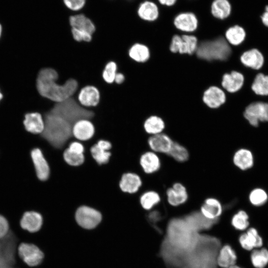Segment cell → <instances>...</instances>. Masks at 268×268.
I'll use <instances>...</instances> for the list:
<instances>
[{"label":"cell","instance_id":"d4e9b609","mask_svg":"<svg viewBox=\"0 0 268 268\" xmlns=\"http://www.w3.org/2000/svg\"><path fill=\"white\" fill-rule=\"evenodd\" d=\"M237 261V255L235 251L229 245L223 246L219 250L216 258V263L221 268H229Z\"/></svg>","mask_w":268,"mask_h":268},{"label":"cell","instance_id":"4316f807","mask_svg":"<svg viewBox=\"0 0 268 268\" xmlns=\"http://www.w3.org/2000/svg\"><path fill=\"white\" fill-rule=\"evenodd\" d=\"M142 185L140 177L132 173L124 174L120 182V187L124 192L129 193H136Z\"/></svg>","mask_w":268,"mask_h":268},{"label":"cell","instance_id":"d590c367","mask_svg":"<svg viewBox=\"0 0 268 268\" xmlns=\"http://www.w3.org/2000/svg\"><path fill=\"white\" fill-rule=\"evenodd\" d=\"M118 71L117 63L113 61L108 62L102 71V77L104 82L111 84L114 83L115 75Z\"/></svg>","mask_w":268,"mask_h":268},{"label":"cell","instance_id":"8992f818","mask_svg":"<svg viewBox=\"0 0 268 268\" xmlns=\"http://www.w3.org/2000/svg\"><path fill=\"white\" fill-rule=\"evenodd\" d=\"M198 42L197 38L194 35H175L172 38L169 49L173 53L192 55L196 51Z\"/></svg>","mask_w":268,"mask_h":268},{"label":"cell","instance_id":"30bf717a","mask_svg":"<svg viewBox=\"0 0 268 268\" xmlns=\"http://www.w3.org/2000/svg\"><path fill=\"white\" fill-rule=\"evenodd\" d=\"M30 156L37 178L41 181H47L50 176V169L41 149L38 147L32 148Z\"/></svg>","mask_w":268,"mask_h":268},{"label":"cell","instance_id":"2e32d148","mask_svg":"<svg viewBox=\"0 0 268 268\" xmlns=\"http://www.w3.org/2000/svg\"><path fill=\"white\" fill-rule=\"evenodd\" d=\"M222 211L221 203L212 197L205 199L200 208V212L205 218L214 221L222 214Z\"/></svg>","mask_w":268,"mask_h":268},{"label":"cell","instance_id":"ffe728a7","mask_svg":"<svg viewBox=\"0 0 268 268\" xmlns=\"http://www.w3.org/2000/svg\"><path fill=\"white\" fill-rule=\"evenodd\" d=\"M241 247L245 250L250 251L254 248L263 245V239L254 228H249L246 233L241 234L239 238Z\"/></svg>","mask_w":268,"mask_h":268},{"label":"cell","instance_id":"d6a6232c","mask_svg":"<svg viewBox=\"0 0 268 268\" xmlns=\"http://www.w3.org/2000/svg\"><path fill=\"white\" fill-rule=\"evenodd\" d=\"M252 90L257 95H268V75L262 73H258L255 77L251 86Z\"/></svg>","mask_w":268,"mask_h":268},{"label":"cell","instance_id":"cb8c5ba5","mask_svg":"<svg viewBox=\"0 0 268 268\" xmlns=\"http://www.w3.org/2000/svg\"><path fill=\"white\" fill-rule=\"evenodd\" d=\"M129 57L134 62L143 64L149 59L150 52L148 47L145 44L139 42L133 44L128 51Z\"/></svg>","mask_w":268,"mask_h":268},{"label":"cell","instance_id":"52a82bcc","mask_svg":"<svg viewBox=\"0 0 268 268\" xmlns=\"http://www.w3.org/2000/svg\"><path fill=\"white\" fill-rule=\"evenodd\" d=\"M244 116L249 124L258 127L259 122H268V103L255 102L247 106Z\"/></svg>","mask_w":268,"mask_h":268},{"label":"cell","instance_id":"f1b7e54d","mask_svg":"<svg viewBox=\"0 0 268 268\" xmlns=\"http://www.w3.org/2000/svg\"><path fill=\"white\" fill-rule=\"evenodd\" d=\"M231 5L228 0H214L211 5L212 15L218 19L227 18L231 12Z\"/></svg>","mask_w":268,"mask_h":268},{"label":"cell","instance_id":"484cf974","mask_svg":"<svg viewBox=\"0 0 268 268\" xmlns=\"http://www.w3.org/2000/svg\"><path fill=\"white\" fill-rule=\"evenodd\" d=\"M234 165L242 170L251 168L254 164V157L251 151L246 148L237 150L233 157Z\"/></svg>","mask_w":268,"mask_h":268},{"label":"cell","instance_id":"8fae6325","mask_svg":"<svg viewBox=\"0 0 268 268\" xmlns=\"http://www.w3.org/2000/svg\"><path fill=\"white\" fill-rule=\"evenodd\" d=\"M21 228L30 233L38 232L44 223L43 215L36 210H26L22 213L20 219Z\"/></svg>","mask_w":268,"mask_h":268},{"label":"cell","instance_id":"ac0fdd59","mask_svg":"<svg viewBox=\"0 0 268 268\" xmlns=\"http://www.w3.org/2000/svg\"><path fill=\"white\" fill-rule=\"evenodd\" d=\"M174 24L176 28L179 30L192 32L197 29L198 20L194 13L186 12L178 14L174 19Z\"/></svg>","mask_w":268,"mask_h":268},{"label":"cell","instance_id":"6da1fadb","mask_svg":"<svg viewBox=\"0 0 268 268\" xmlns=\"http://www.w3.org/2000/svg\"><path fill=\"white\" fill-rule=\"evenodd\" d=\"M59 74L51 67H44L39 71L36 87L39 95L53 103H59L74 96L79 90L76 80L69 78L63 84L58 81Z\"/></svg>","mask_w":268,"mask_h":268},{"label":"cell","instance_id":"f907efd6","mask_svg":"<svg viewBox=\"0 0 268 268\" xmlns=\"http://www.w3.org/2000/svg\"><path fill=\"white\" fill-rule=\"evenodd\" d=\"M3 98V94H2V93L0 92V101H1V100Z\"/></svg>","mask_w":268,"mask_h":268},{"label":"cell","instance_id":"d6986e66","mask_svg":"<svg viewBox=\"0 0 268 268\" xmlns=\"http://www.w3.org/2000/svg\"><path fill=\"white\" fill-rule=\"evenodd\" d=\"M244 81L243 75L237 71L226 73L222 76L221 85L230 93H234L239 90Z\"/></svg>","mask_w":268,"mask_h":268},{"label":"cell","instance_id":"7402d4cb","mask_svg":"<svg viewBox=\"0 0 268 268\" xmlns=\"http://www.w3.org/2000/svg\"><path fill=\"white\" fill-rule=\"evenodd\" d=\"M139 163L144 172L147 174L158 171L161 165L159 156L153 151H147L143 153L140 158Z\"/></svg>","mask_w":268,"mask_h":268},{"label":"cell","instance_id":"44dd1931","mask_svg":"<svg viewBox=\"0 0 268 268\" xmlns=\"http://www.w3.org/2000/svg\"><path fill=\"white\" fill-rule=\"evenodd\" d=\"M70 28L87 32L93 35L96 27L94 22L83 14H78L71 16L69 18Z\"/></svg>","mask_w":268,"mask_h":268},{"label":"cell","instance_id":"60d3db41","mask_svg":"<svg viewBox=\"0 0 268 268\" xmlns=\"http://www.w3.org/2000/svg\"><path fill=\"white\" fill-rule=\"evenodd\" d=\"M70 33L72 38L76 42H90L93 38V35L91 34L74 28H70Z\"/></svg>","mask_w":268,"mask_h":268},{"label":"cell","instance_id":"c3c4849f","mask_svg":"<svg viewBox=\"0 0 268 268\" xmlns=\"http://www.w3.org/2000/svg\"><path fill=\"white\" fill-rule=\"evenodd\" d=\"M229 268H242L236 265H234L231 267H229Z\"/></svg>","mask_w":268,"mask_h":268},{"label":"cell","instance_id":"e0dca14e","mask_svg":"<svg viewBox=\"0 0 268 268\" xmlns=\"http://www.w3.org/2000/svg\"><path fill=\"white\" fill-rule=\"evenodd\" d=\"M25 130L31 134H41L44 129V120L41 113L37 112L27 113L23 121Z\"/></svg>","mask_w":268,"mask_h":268},{"label":"cell","instance_id":"ee69618b","mask_svg":"<svg viewBox=\"0 0 268 268\" xmlns=\"http://www.w3.org/2000/svg\"><path fill=\"white\" fill-rule=\"evenodd\" d=\"M68 149L74 153L83 154L84 147L82 144L78 142H73L71 143Z\"/></svg>","mask_w":268,"mask_h":268},{"label":"cell","instance_id":"ba28073f","mask_svg":"<svg viewBox=\"0 0 268 268\" xmlns=\"http://www.w3.org/2000/svg\"><path fill=\"white\" fill-rule=\"evenodd\" d=\"M75 219L82 228L91 229L96 227L102 219L100 212L87 206H81L76 210Z\"/></svg>","mask_w":268,"mask_h":268},{"label":"cell","instance_id":"74e56055","mask_svg":"<svg viewBox=\"0 0 268 268\" xmlns=\"http://www.w3.org/2000/svg\"><path fill=\"white\" fill-rule=\"evenodd\" d=\"M90 151L92 157L99 164L107 163L111 156L110 152L97 143L92 146Z\"/></svg>","mask_w":268,"mask_h":268},{"label":"cell","instance_id":"7bdbcfd3","mask_svg":"<svg viewBox=\"0 0 268 268\" xmlns=\"http://www.w3.org/2000/svg\"><path fill=\"white\" fill-rule=\"evenodd\" d=\"M9 231V224L7 218L0 213V239L5 237Z\"/></svg>","mask_w":268,"mask_h":268},{"label":"cell","instance_id":"7c38bea8","mask_svg":"<svg viewBox=\"0 0 268 268\" xmlns=\"http://www.w3.org/2000/svg\"><path fill=\"white\" fill-rule=\"evenodd\" d=\"M168 203L172 206H178L185 203L188 199V193L186 187L181 183H175L166 191Z\"/></svg>","mask_w":268,"mask_h":268},{"label":"cell","instance_id":"f35d334b","mask_svg":"<svg viewBox=\"0 0 268 268\" xmlns=\"http://www.w3.org/2000/svg\"><path fill=\"white\" fill-rule=\"evenodd\" d=\"M249 198L250 202L253 205L260 206L266 202L268 196L265 190L262 189L257 188L251 192Z\"/></svg>","mask_w":268,"mask_h":268},{"label":"cell","instance_id":"5bb4252c","mask_svg":"<svg viewBox=\"0 0 268 268\" xmlns=\"http://www.w3.org/2000/svg\"><path fill=\"white\" fill-rule=\"evenodd\" d=\"M202 100L209 108L215 109L225 102L226 95L219 87L216 86H211L204 91Z\"/></svg>","mask_w":268,"mask_h":268},{"label":"cell","instance_id":"83f0119b","mask_svg":"<svg viewBox=\"0 0 268 268\" xmlns=\"http://www.w3.org/2000/svg\"><path fill=\"white\" fill-rule=\"evenodd\" d=\"M137 14L138 16L143 20L153 21L158 18L159 10L155 3L146 0L139 5L137 9Z\"/></svg>","mask_w":268,"mask_h":268},{"label":"cell","instance_id":"836d02e7","mask_svg":"<svg viewBox=\"0 0 268 268\" xmlns=\"http://www.w3.org/2000/svg\"><path fill=\"white\" fill-rule=\"evenodd\" d=\"M161 201L159 194L154 191H149L143 193L140 198L141 206L145 210H150Z\"/></svg>","mask_w":268,"mask_h":268},{"label":"cell","instance_id":"f546056e","mask_svg":"<svg viewBox=\"0 0 268 268\" xmlns=\"http://www.w3.org/2000/svg\"><path fill=\"white\" fill-rule=\"evenodd\" d=\"M165 128V124L163 119L155 115L149 116L143 123L144 131L151 135L162 133Z\"/></svg>","mask_w":268,"mask_h":268},{"label":"cell","instance_id":"5b68a950","mask_svg":"<svg viewBox=\"0 0 268 268\" xmlns=\"http://www.w3.org/2000/svg\"><path fill=\"white\" fill-rule=\"evenodd\" d=\"M18 256L29 267H35L42 262L44 254L36 245L22 242L17 248Z\"/></svg>","mask_w":268,"mask_h":268},{"label":"cell","instance_id":"4dcf8cb0","mask_svg":"<svg viewBox=\"0 0 268 268\" xmlns=\"http://www.w3.org/2000/svg\"><path fill=\"white\" fill-rule=\"evenodd\" d=\"M246 33L245 29L238 25L229 27L225 34V39L229 44L237 46L245 40Z\"/></svg>","mask_w":268,"mask_h":268},{"label":"cell","instance_id":"9a60e30c","mask_svg":"<svg viewBox=\"0 0 268 268\" xmlns=\"http://www.w3.org/2000/svg\"><path fill=\"white\" fill-rule=\"evenodd\" d=\"M72 134L80 140L91 138L95 133V127L90 120L83 119L74 123L72 126Z\"/></svg>","mask_w":268,"mask_h":268},{"label":"cell","instance_id":"3957f363","mask_svg":"<svg viewBox=\"0 0 268 268\" xmlns=\"http://www.w3.org/2000/svg\"><path fill=\"white\" fill-rule=\"evenodd\" d=\"M49 109L63 118L72 126L79 120H91L94 116L92 109L81 106L75 96L61 102L54 103Z\"/></svg>","mask_w":268,"mask_h":268},{"label":"cell","instance_id":"8d00e7d4","mask_svg":"<svg viewBox=\"0 0 268 268\" xmlns=\"http://www.w3.org/2000/svg\"><path fill=\"white\" fill-rule=\"evenodd\" d=\"M249 216L244 210H239L235 213L231 219L232 225L237 230H244L248 227Z\"/></svg>","mask_w":268,"mask_h":268},{"label":"cell","instance_id":"f6af8a7d","mask_svg":"<svg viewBox=\"0 0 268 268\" xmlns=\"http://www.w3.org/2000/svg\"><path fill=\"white\" fill-rule=\"evenodd\" d=\"M262 23L268 27V5L265 7L264 11L260 16Z\"/></svg>","mask_w":268,"mask_h":268},{"label":"cell","instance_id":"9c48e42d","mask_svg":"<svg viewBox=\"0 0 268 268\" xmlns=\"http://www.w3.org/2000/svg\"><path fill=\"white\" fill-rule=\"evenodd\" d=\"M75 96L81 106L88 109L98 106L101 98L99 90L92 85L83 86L78 90Z\"/></svg>","mask_w":268,"mask_h":268},{"label":"cell","instance_id":"1f68e13d","mask_svg":"<svg viewBox=\"0 0 268 268\" xmlns=\"http://www.w3.org/2000/svg\"><path fill=\"white\" fill-rule=\"evenodd\" d=\"M167 155L180 163L186 162L189 158V152L187 148L177 141H174Z\"/></svg>","mask_w":268,"mask_h":268},{"label":"cell","instance_id":"681fc988","mask_svg":"<svg viewBox=\"0 0 268 268\" xmlns=\"http://www.w3.org/2000/svg\"><path fill=\"white\" fill-rule=\"evenodd\" d=\"M1 33H2V26L0 24V38L1 37Z\"/></svg>","mask_w":268,"mask_h":268},{"label":"cell","instance_id":"ab89813d","mask_svg":"<svg viewBox=\"0 0 268 268\" xmlns=\"http://www.w3.org/2000/svg\"><path fill=\"white\" fill-rule=\"evenodd\" d=\"M64 158L68 164L73 166L82 164L84 160L83 154L73 152L68 148L64 153Z\"/></svg>","mask_w":268,"mask_h":268},{"label":"cell","instance_id":"7a4b0ae2","mask_svg":"<svg viewBox=\"0 0 268 268\" xmlns=\"http://www.w3.org/2000/svg\"><path fill=\"white\" fill-rule=\"evenodd\" d=\"M43 118L45 126L41 137L55 148H61L72 135V125L49 109Z\"/></svg>","mask_w":268,"mask_h":268},{"label":"cell","instance_id":"bcb514c9","mask_svg":"<svg viewBox=\"0 0 268 268\" xmlns=\"http://www.w3.org/2000/svg\"><path fill=\"white\" fill-rule=\"evenodd\" d=\"M125 79L126 77L124 74L121 72L117 71L115 75L114 83L118 85H121L124 82Z\"/></svg>","mask_w":268,"mask_h":268},{"label":"cell","instance_id":"4fadbf2b","mask_svg":"<svg viewBox=\"0 0 268 268\" xmlns=\"http://www.w3.org/2000/svg\"><path fill=\"white\" fill-rule=\"evenodd\" d=\"M174 141L167 134L160 133L151 135L148 139V144L152 151L167 154L170 151Z\"/></svg>","mask_w":268,"mask_h":268},{"label":"cell","instance_id":"603a6c76","mask_svg":"<svg viewBox=\"0 0 268 268\" xmlns=\"http://www.w3.org/2000/svg\"><path fill=\"white\" fill-rule=\"evenodd\" d=\"M240 61L247 67L259 69L263 66L264 58L259 50L252 49L244 52L240 57Z\"/></svg>","mask_w":268,"mask_h":268},{"label":"cell","instance_id":"e575fe53","mask_svg":"<svg viewBox=\"0 0 268 268\" xmlns=\"http://www.w3.org/2000/svg\"><path fill=\"white\" fill-rule=\"evenodd\" d=\"M251 260L256 268H264L268 264V250L264 248L253 250L251 254Z\"/></svg>","mask_w":268,"mask_h":268},{"label":"cell","instance_id":"277c9868","mask_svg":"<svg viewBox=\"0 0 268 268\" xmlns=\"http://www.w3.org/2000/svg\"><path fill=\"white\" fill-rule=\"evenodd\" d=\"M195 53L202 60L225 61L230 56L231 49L225 38L220 37L201 42Z\"/></svg>","mask_w":268,"mask_h":268},{"label":"cell","instance_id":"7dc6e473","mask_svg":"<svg viewBox=\"0 0 268 268\" xmlns=\"http://www.w3.org/2000/svg\"><path fill=\"white\" fill-rule=\"evenodd\" d=\"M162 5L171 6L175 4L177 0H158Z\"/></svg>","mask_w":268,"mask_h":268},{"label":"cell","instance_id":"b9f144b4","mask_svg":"<svg viewBox=\"0 0 268 268\" xmlns=\"http://www.w3.org/2000/svg\"><path fill=\"white\" fill-rule=\"evenodd\" d=\"M65 5L70 10L78 11L85 5L86 0H63Z\"/></svg>","mask_w":268,"mask_h":268}]
</instances>
